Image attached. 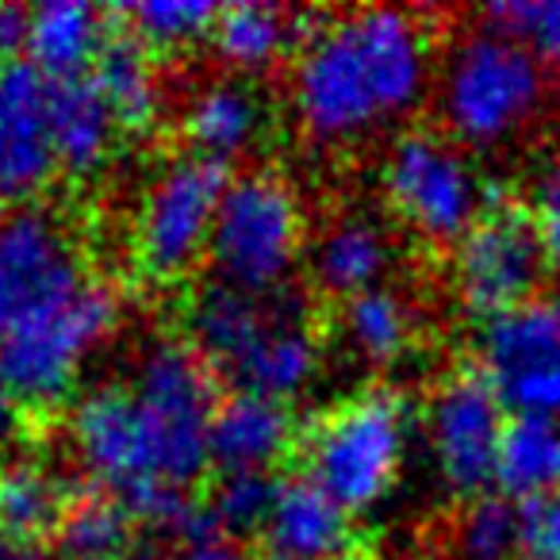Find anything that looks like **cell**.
Masks as SVG:
<instances>
[{"instance_id": "cell-1", "label": "cell", "mask_w": 560, "mask_h": 560, "mask_svg": "<svg viewBox=\"0 0 560 560\" xmlns=\"http://www.w3.org/2000/svg\"><path fill=\"white\" fill-rule=\"evenodd\" d=\"M438 35L422 12L358 4L307 20L289 66V112L319 150L381 139L434 96Z\"/></svg>"}, {"instance_id": "cell-2", "label": "cell", "mask_w": 560, "mask_h": 560, "mask_svg": "<svg viewBox=\"0 0 560 560\" xmlns=\"http://www.w3.org/2000/svg\"><path fill=\"white\" fill-rule=\"evenodd\" d=\"M419 445V411L384 384H369L312 422L300 450L304 476L358 518L388 503L411 468Z\"/></svg>"}, {"instance_id": "cell-3", "label": "cell", "mask_w": 560, "mask_h": 560, "mask_svg": "<svg viewBox=\"0 0 560 560\" xmlns=\"http://www.w3.org/2000/svg\"><path fill=\"white\" fill-rule=\"evenodd\" d=\"M124 384L158 491L192 499V488L211 468V422L223 399L215 369L188 338L154 335L139 346Z\"/></svg>"}, {"instance_id": "cell-4", "label": "cell", "mask_w": 560, "mask_h": 560, "mask_svg": "<svg viewBox=\"0 0 560 560\" xmlns=\"http://www.w3.org/2000/svg\"><path fill=\"white\" fill-rule=\"evenodd\" d=\"M549 73L511 35L480 24L445 47L434 78L438 124L465 150H495L537 124Z\"/></svg>"}, {"instance_id": "cell-5", "label": "cell", "mask_w": 560, "mask_h": 560, "mask_svg": "<svg viewBox=\"0 0 560 560\" xmlns=\"http://www.w3.org/2000/svg\"><path fill=\"white\" fill-rule=\"evenodd\" d=\"M307 208L300 188L277 170L231 177L211 231L208 265L215 280L249 296H284L307 257Z\"/></svg>"}, {"instance_id": "cell-6", "label": "cell", "mask_w": 560, "mask_h": 560, "mask_svg": "<svg viewBox=\"0 0 560 560\" xmlns=\"http://www.w3.org/2000/svg\"><path fill=\"white\" fill-rule=\"evenodd\" d=\"M381 196L404 231L427 246L450 249L499 203L472 150L434 127H411L388 142Z\"/></svg>"}, {"instance_id": "cell-7", "label": "cell", "mask_w": 560, "mask_h": 560, "mask_svg": "<svg viewBox=\"0 0 560 560\" xmlns=\"http://www.w3.org/2000/svg\"><path fill=\"white\" fill-rule=\"evenodd\" d=\"M226 185V165L188 150L150 170L127 219V254L147 284L170 289L192 277L200 261H208Z\"/></svg>"}, {"instance_id": "cell-8", "label": "cell", "mask_w": 560, "mask_h": 560, "mask_svg": "<svg viewBox=\"0 0 560 560\" xmlns=\"http://www.w3.org/2000/svg\"><path fill=\"white\" fill-rule=\"evenodd\" d=\"M124 323L116 284L93 277L70 300L0 338V384L27 407H58Z\"/></svg>"}, {"instance_id": "cell-9", "label": "cell", "mask_w": 560, "mask_h": 560, "mask_svg": "<svg viewBox=\"0 0 560 560\" xmlns=\"http://www.w3.org/2000/svg\"><path fill=\"white\" fill-rule=\"evenodd\" d=\"M506 407L495 399L476 365L438 376L419 411V445L430 472L460 503L495 491V465L506 434Z\"/></svg>"}, {"instance_id": "cell-10", "label": "cell", "mask_w": 560, "mask_h": 560, "mask_svg": "<svg viewBox=\"0 0 560 560\" xmlns=\"http://www.w3.org/2000/svg\"><path fill=\"white\" fill-rule=\"evenodd\" d=\"M89 269L73 226L58 211L0 208V338L85 289Z\"/></svg>"}, {"instance_id": "cell-11", "label": "cell", "mask_w": 560, "mask_h": 560, "mask_svg": "<svg viewBox=\"0 0 560 560\" xmlns=\"http://www.w3.org/2000/svg\"><path fill=\"white\" fill-rule=\"evenodd\" d=\"M549 265L526 203L518 208L499 200L450 249V292L480 323L495 319L503 312L534 304Z\"/></svg>"}, {"instance_id": "cell-12", "label": "cell", "mask_w": 560, "mask_h": 560, "mask_svg": "<svg viewBox=\"0 0 560 560\" xmlns=\"http://www.w3.org/2000/svg\"><path fill=\"white\" fill-rule=\"evenodd\" d=\"M476 373L511 419H560V335L545 304L476 327Z\"/></svg>"}, {"instance_id": "cell-13", "label": "cell", "mask_w": 560, "mask_h": 560, "mask_svg": "<svg viewBox=\"0 0 560 560\" xmlns=\"http://www.w3.org/2000/svg\"><path fill=\"white\" fill-rule=\"evenodd\" d=\"M58 173L50 142V78L32 62H0V203H35Z\"/></svg>"}, {"instance_id": "cell-14", "label": "cell", "mask_w": 560, "mask_h": 560, "mask_svg": "<svg viewBox=\"0 0 560 560\" xmlns=\"http://www.w3.org/2000/svg\"><path fill=\"white\" fill-rule=\"evenodd\" d=\"M327 369V346L319 330L304 315L296 300H272V315L261 335L249 342V350L234 361L226 381L234 392H254V396L277 399V404H296L312 396L315 384Z\"/></svg>"}, {"instance_id": "cell-15", "label": "cell", "mask_w": 560, "mask_h": 560, "mask_svg": "<svg viewBox=\"0 0 560 560\" xmlns=\"http://www.w3.org/2000/svg\"><path fill=\"white\" fill-rule=\"evenodd\" d=\"M257 560H353L358 522L307 476L277 480V499L265 518Z\"/></svg>"}, {"instance_id": "cell-16", "label": "cell", "mask_w": 560, "mask_h": 560, "mask_svg": "<svg viewBox=\"0 0 560 560\" xmlns=\"http://www.w3.org/2000/svg\"><path fill=\"white\" fill-rule=\"evenodd\" d=\"M396 238L388 223L369 211H338L307 242V277L330 300H353L388 284Z\"/></svg>"}, {"instance_id": "cell-17", "label": "cell", "mask_w": 560, "mask_h": 560, "mask_svg": "<svg viewBox=\"0 0 560 560\" xmlns=\"http://www.w3.org/2000/svg\"><path fill=\"white\" fill-rule=\"evenodd\" d=\"M180 135L188 154H200L215 165H231L254 154L269 135V104L254 81L208 78L180 104Z\"/></svg>"}, {"instance_id": "cell-18", "label": "cell", "mask_w": 560, "mask_h": 560, "mask_svg": "<svg viewBox=\"0 0 560 560\" xmlns=\"http://www.w3.org/2000/svg\"><path fill=\"white\" fill-rule=\"evenodd\" d=\"M296 442L300 427L289 404L254 392H231L219 399L211 422V468L272 476V468L296 450Z\"/></svg>"}, {"instance_id": "cell-19", "label": "cell", "mask_w": 560, "mask_h": 560, "mask_svg": "<svg viewBox=\"0 0 560 560\" xmlns=\"http://www.w3.org/2000/svg\"><path fill=\"white\" fill-rule=\"evenodd\" d=\"M304 32L307 16H300L296 9L269 4V0H238L219 9L208 43L231 78L254 81L296 55Z\"/></svg>"}, {"instance_id": "cell-20", "label": "cell", "mask_w": 560, "mask_h": 560, "mask_svg": "<svg viewBox=\"0 0 560 560\" xmlns=\"http://www.w3.org/2000/svg\"><path fill=\"white\" fill-rule=\"evenodd\" d=\"M119 135L124 127L89 73L50 81V142L58 170L70 177H96L116 154Z\"/></svg>"}, {"instance_id": "cell-21", "label": "cell", "mask_w": 560, "mask_h": 560, "mask_svg": "<svg viewBox=\"0 0 560 560\" xmlns=\"http://www.w3.org/2000/svg\"><path fill=\"white\" fill-rule=\"evenodd\" d=\"M272 300L277 296H249V292L231 289L223 280H208L188 300L185 338L215 369V376H226L269 323Z\"/></svg>"}, {"instance_id": "cell-22", "label": "cell", "mask_w": 560, "mask_h": 560, "mask_svg": "<svg viewBox=\"0 0 560 560\" xmlns=\"http://www.w3.org/2000/svg\"><path fill=\"white\" fill-rule=\"evenodd\" d=\"M108 39L104 12L81 0H47L27 12V62L50 81L85 78Z\"/></svg>"}, {"instance_id": "cell-23", "label": "cell", "mask_w": 560, "mask_h": 560, "mask_svg": "<svg viewBox=\"0 0 560 560\" xmlns=\"http://www.w3.org/2000/svg\"><path fill=\"white\" fill-rule=\"evenodd\" d=\"M419 307L407 292L381 284L338 304V338L346 353L369 369L399 365L419 342Z\"/></svg>"}, {"instance_id": "cell-24", "label": "cell", "mask_w": 560, "mask_h": 560, "mask_svg": "<svg viewBox=\"0 0 560 560\" xmlns=\"http://www.w3.org/2000/svg\"><path fill=\"white\" fill-rule=\"evenodd\" d=\"M96 89L104 93L108 108L116 112L124 131H150L165 112V81L154 50L142 47L135 35H112L101 50L93 73Z\"/></svg>"}, {"instance_id": "cell-25", "label": "cell", "mask_w": 560, "mask_h": 560, "mask_svg": "<svg viewBox=\"0 0 560 560\" xmlns=\"http://www.w3.org/2000/svg\"><path fill=\"white\" fill-rule=\"evenodd\" d=\"M495 491L534 506L560 491V419H511L495 465Z\"/></svg>"}, {"instance_id": "cell-26", "label": "cell", "mask_w": 560, "mask_h": 560, "mask_svg": "<svg viewBox=\"0 0 560 560\" xmlns=\"http://www.w3.org/2000/svg\"><path fill=\"white\" fill-rule=\"evenodd\" d=\"M66 506L70 491L47 460L12 457L0 465V534L43 541L47 529H58Z\"/></svg>"}, {"instance_id": "cell-27", "label": "cell", "mask_w": 560, "mask_h": 560, "mask_svg": "<svg viewBox=\"0 0 560 560\" xmlns=\"http://www.w3.org/2000/svg\"><path fill=\"white\" fill-rule=\"evenodd\" d=\"M135 514L108 491H85L70 499L62 522H58V541L66 560H108L127 557L135 537Z\"/></svg>"}, {"instance_id": "cell-28", "label": "cell", "mask_w": 560, "mask_h": 560, "mask_svg": "<svg viewBox=\"0 0 560 560\" xmlns=\"http://www.w3.org/2000/svg\"><path fill=\"white\" fill-rule=\"evenodd\" d=\"M453 560H522V506L499 491L460 503L450 522Z\"/></svg>"}, {"instance_id": "cell-29", "label": "cell", "mask_w": 560, "mask_h": 560, "mask_svg": "<svg viewBox=\"0 0 560 560\" xmlns=\"http://www.w3.org/2000/svg\"><path fill=\"white\" fill-rule=\"evenodd\" d=\"M127 35L147 50H188L196 43L211 39V27L219 20V4L208 0H142L124 9Z\"/></svg>"}, {"instance_id": "cell-30", "label": "cell", "mask_w": 560, "mask_h": 560, "mask_svg": "<svg viewBox=\"0 0 560 560\" xmlns=\"http://www.w3.org/2000/svg\"><path fill=\"white\" fill-rule=\"evenodd\" d=\"M277 499V480L261 472H219L208 499V522L226 537L261 534Z\"/></svg>"}, {"instance_id": "cell-31", "label": "cell", "mask_w": 560, "mask_h": 560, "mask_svg": "<svg viewBox=\"0 0 560 560\" xmlns=\"http://www.w3.org/2000/svg\"><path fill=\"white\" fill-rule=\"evenodd\" d=\"M480 24L511 35L522 50L545 66V73H560V0H506L480 12Z\"/></svg>"}, {"instance_id": "cell-32", "label": "cell", "mask_w": 560, "mask_h": 560, "mask_svg": "<svg viewBox=\"0 0 560 560\" xmlns=\"http://www.w3.org/2000/svg\"><path fill=\"white\" fill-rule=\"evenodd\" d=\"M526 211L534 219L537 238H541L549 261L560 269V147L537 165L534 180H529Z\"/></svg>"}, {"instance_id": "cell-33", "label": "cell", "mask_w": 560, "mask_h": 560, "mask_svg": "<svg viewBox=\"0 0 560 560\" xmlns=\"http://www.w3.org/2000/svg\"><path fill=\"white\" fill-rule=\"evenodd\" d=\"M522 560H560V491L522 506Z\"/></svg>"}, {"instance_id": "cell-34", "label": "cell", "mask_w": 560, "mask_h": 560, "mask_svg": "<svg viewBox=\"0 0 560 560\" xmlns=\"http://www.w3.org/2000/svg\"><path fill=\"white\" fill-rule=\"evenodd\" d=\"M173 560H257V557H249L238 537H226L215 526H203L200 534L180 541V552Z\"/></svg>"}, {"instance_id": "cell-35", "label": "cell", "mask_w": 560, "mask_h": 560, "mask_svg": "<svg viewBox=\"0 0 560 560\" xmlns=\"http://www.w3.org/2000/svg\"><path fill=\"white\" fill-rule=\"evenodd\" d=\"M24 47H27V9L0 4V62H12V55Z\"/></svg>"}, {"instance_id": "cell-36", "label": "cell", "mask_w": 560, "mask_h": 560, "mask_svg": "<svg viewBox=\"0 0 560 560\" xmlns=\"http://www.w3.org/2000/svg\"><path fill=\"white\" fill-rule=\"evenodd\" d=\"M20 430H24V404H20V399L0 384V453L12 450V442L20 438Z\"/></svg>"}, {"instance_id": "cell-37", "label": "cell", "mask_w": 560, "mask_h": 560, "mask_svg": "<svg viewBox=\"0 0 560 560\" xmlns=\"http://www.w3.org/2000/svg\"><path fill=\"white\" fill-rule=\"evenodd\" d=\"M0 560H50V552L43 549V541H35V537L0 534Z\"/></svg>"}, {"instance_id": "cell-38", "label": "cell", "mask_w": 560, "mask_h": 560, "mask_svg": "<svg viewBox=\"0 0 560 560\" xmlns=\"http://www.w3.org/2000/svg\"><path fill=\"white\" fill-rule=\"evenodd\" d=\"M545 307H549L552 323H557V335H560V277H557V284L549 289V300H545Z\"/></svg>"}, {"instance_id": "cell-39", "label": "cell", "mask_w": 560, "mask_h": 560, "mask_svg": "<svg viewBox=\"0 0 560 560\" xmlns=\"http://www.w3.org/2000/svg\"><path fill=\"white\" fill-rule=\"evenodd\" d=\"M108 560H139V557H135V552H127V557H108Z\"/></svg>"}]
</instances>
